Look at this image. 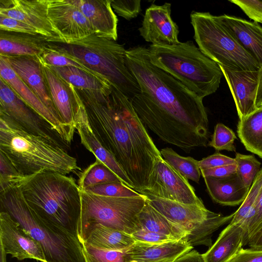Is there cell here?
<instances>
[{
    "mask_svg": "<svg viewBox=\"0 0 262 262\" xmlns=\"http://www.w3.org/2000/svg\"><path fill=\"white\" fill-rule=\"evenodd\" d=\"M233 164H236L234 158L222 155L220 152L214 153L199 161V166L201 170Z\"/></svg>",
    "mask_w": 262,
    "mask_h": 262,
    "instance_id": "obj_46",
    "label": "cell"
},
{
    "mask_svg": "<svg viewBox=\"0 0 262 262\" xmlns=\"http://www.w3.org/2000/svg\"><path fill=\"white\" fill-rule=\"evenodd\" d=\"M0 30L32 35H40L32 27L2 14H0Z\"/></svg>",
    "mask_w": 262,
    "mask_h": 262,
    "instance_id": "obj_43",
    "label": "cell"
},
{
    "mask_svg": "<svg viewBox=\"0 0 262 262\" xmlns=\"http://www.w3.org/2000/svg\"><path fill=\"white\" fill-rule=\"evenodd\" d=\"M0 204L1 211L8 213L41 245L47 262H85L78 237L46 222L33 213L19 183L0 191Z\"/></svg>",
    "mask_w": 262,
    "mask_h": 262,
    "instance_id": "obj_6",
    "label": "cell"
},
{
    "mask_svg": "<svg viewBox=\"0 0 262 262\" xmlns=\"http://www.w3.org/2000/svg\"><path fill=\"white\" fill-rule=\"evenodd\" d=\"M234 213L227 216L215 213L191 230L184 239L192 247L205 245L209 248L212 245L211 236L220 227L232 219Z\"/></svg>",
    "mask_w": 262,
    "mask_h": 262,
    "instance_id": "obj_32",
    "label": "cell"
},
{
    "mask_svg": "<svg viewBox=\"0 0 262 262\" xmlns=\"http://www.w3.org/2000/svg\"><path fill=\"white\" fill-rule=\"evenodd\" d=\"M237 133L246 149L262 159V107L239 120Z\"/></svg>",
    "mask_w": 262,
    "mask_h": 262,
    "instance_id": "obj_30",
    "label": "cell"
},
{
    "mask_svg": "<svg viewBox=\"0 0 262 262\" xmlns=\"http://www.w3.org/2000/svg\"><path fill=\"white\" fill-rule=\"evenodd\" d=\"M262 187V168L255 177L249 192L239 208L234 213L230 224H245L254 207L257 196ZM245 228V227H244Z\"/></svg>",
    "mask_w": 262,
    "mask_h": 262,
    "instance_id": "obj_35",
    "label": "cell"
},
{
    "mask_svg": "<svg viewBox=\"0 0 262 262\" xmlns=\"http://www.w3.org/2000/svg\"><path fill=\"white\" fill-rule=\"evenodd\" d=\"M135 242L151 244H159L179 240L174 237L141 229L132 234Z\"/></svg>",
    "mask_w": 262,
    "mask_h": 262,
    "instance_id": "obj_45",
    "label": "cell"
},
{
    "mask_svg": "<svg viewBox=\"0 0 262 262\" xmlns=\"http://www.w3.org/2000/svg\"><path fill=\"white\" fill-rule=\"evenodd\" d=\"M0 245L6 253L19 260L47 262L41 245L26 233L7 212H0Z\"/></svg>",
    "mask_w": 262,
    "mask_h": 262,
    "instance_id": "obj_15",
    "label": "cell"
},
{
    "mask_svg": "<svg viewBox=\"0 0 262 262\" xmlns=\"http://www.w3.org/2000/svg\"><path fill=\"white\" fill-rule=\"evenodd\" d=\"M203 178H223L236 172V164L219 166L204 170H201Z\"/></svg>",
    "mask_w": 262,
    "mask_h": 262,
    "instance_id": "obj_47",
    "label": "cell"
},
{
    "mask_svg": "<svg viewBox=\"0 0 262 262\" xmlns=\"http://www.w3.org/2000/svg\"><path fill=\"white\" fill-rule=\"evenodd\" d=\"M244 227V246L248 244L262 231V187Z\"/></svg>",
    "mask_w": 262,
    "mask_h": 262,
    "instance_id": "obj_39",
    "label": "cell"
},
{
    "mask_svg": "<svg viewBox=\"0 0 262 262\" xmlns=\"http://www.w3.org/2000/svg\"><path fill=\"white\" fill-rule=\"evenodd\" d=\"M234 159L237 173L246 186L250 188L255 177L261 169V163L253 155H246L236 152Z\"/></svg>",
    "mask_w": 262,
    "mask_h": 262,
    "instance_id": "obj_36",
    "label": "cell"
},
{
    "mask_svg": "<svg viewBox=\"0 0 262 262\" xmlns=\"http://www.w3.org/2000/svg\"><path fill=\"white\" fill-rule=\"evenodd\" d=\"M76 130L81 143L98 160L112 170L124 185L134 189L132 182L112 155L100 143L90 126L85 106L81 99L77 113Z\"/></svg>",
    "mask_w": 262,
    "mask_h": 262,
    "instance_id": "obj_21",
    "label": "cell"
},
{
    "mask_svg": "<svg viewBox=\"0 0 262 262\" xmlns=\"http://www.w3.org/2000/svg\"><path fill=\"white\" fill-rule=\"evenodd\" d=\"M85 262H128L125 251L102 250L81 242Z\"/></svg>",
    "mask_w": 262,
    "mask_h": 262,
    "instance_id": "obj_37",
    "label": "cell"
},
{
    "mask_svg": "<svg viewBox=\"0 0 262 262\" xmlns=\"http://www.w3.org/2000/svg\"><path fill=\"white\" fill-rule=\"evenodd\" d=\"M173 262H204V261L201 254L195 250H191Z\"/></svg>",
    "mask_w": 262,
    "mask_h": 262,
    "instance_id": "obj_49",
    "label": "cell"
},
{
    "mask_svg": "<svg viewBox=\"0 0 262 262\" xmlns=\"http://www.w3.org/2000/svg\"><path fill=\"white\" fill-rule=\"evenodd\" d=\"M192 248L184 238L159 244L136 242L125 254L128 262L174 261Z\"/></svg>",
    "mask_w": 262,
    "mask_h": 262,
    "instance_id": "obj_22",
    "label": "cell"
},
{
    "mask_svg": "<svg viewBox=\"0 0 262 262\" xmlns=\"http://www.w3.org/2000/svg\"><path fill=\"white\" fill-rule=\"evenodd\" d=\"M88 19L94 34L116 41L118 18L112 0H74Z\"/></svg>",
    "mask_w": 262,
    "mask_h": 262,
    "instance_id": "obj_24",
    "label": "cell"
},
{
    "mask_svg": "<svg viewBox=\"0 0 262 262\" xmlns=\"http://www.w3.org/2000/svg\"><path fill=\"white\" fill-rule=\"evenodd\" d=\"M248 245L250 248L257 250H262V231L252 241H251Z\"/></svg>",
    "mask_w": 262,
    "mask_h": 262,
    "instance_id": "obj_51",
    "label": "cell"
},
{
    "mask_svg": "<svg viewBox=\"0 0 262 262\" xmlns=\"http://www.w3.org/2000/svg\"><path fill=\"white\" fill-rule=\"evenodd\" d=\"M171 6L169 3L162 5L152 4L146 10L139 28L140 35L146 41L167 45L180 42L178 26L171 17Z\"/></svg>",
    "mask_w": 262,
    "mask_h": 262,
    "instance_id": "obj_17",
    "label": "cell"
},
{
    "mask_svg": "<svg viewBox=\"0 0 262 262\" xmlns=\"http://www.w3.org/2000/svg\"><path fill=\"white\" fill-rule=\"evenodd\" d=\"M142 229L172 236L181 239L190 232L186 227L176 224L155 209L147 201L138 215Z\"/></svg>",
    "mask_w": 262,
    "mask_h": 262,
    "instance_id": "obj_29",
    "label": "cell"
},
{
    "mask_svg": "<svg viewBox=\"0 0 262 262\" xmlns=\"http://www.w3.org/2000/svg\"><path fill=\"white\" fill-rule=\"evenodd\" d=\"M203 178L212 200L223 206L241 204L250 189L246 186L237 172L223 178Z\"/></svg>",
    "mask_w": 262,
    "mask_h": 262,
    "instance_id": "obj_25",
    "label": "cell"
},
{
    "mask_svg": "<svg viewBox=\"0 0 262 262\" xmlns=\"http://www.w3.org/2000/svg\"><path fill=\"white\" fill-rule=\"evenodd\" d=\"M48 42L49 39L41 35L0 30V56H39Z\"/></svg>",
    "mask_w": 262,
    "mask_h": 262,
    "instance_id": "obj_26",
    "label": "cell"
},
{
    "mask_svg": "<svg viewBox=\"0 0 262 262\" xmlns=\"http://www.w3.org/2000/svg\"><path fill=\"white\" fill-rule=\"evenodd\" d=\"M0 77L16 94L43 119L68 145L71 144L74 133L55 116L25 83L12 69L7 60L0 56Z\"/></svg>",
    "mask_w": 262,
    "mask_h": 262,
    "instance_id": "obj_13",
    "label": "cell"
},
{
    "mask_svg": "<svg viewBox=\"0 0 262 262\" xmlns=\"http://www.w3.org/2000/svg\"><path fill=\"white\" fill-rule=\"evenodd\" d=\"M4 57L16 74L40 101L60 119L52 101L38 58L31 56Z\"/></svg>",
    "mask_w": 262,
    "mask_h": 262,
    "instance_id": "obj_20",
    "label": "cell"
},
{
    "mask_svg": "<svg viewBox=\"0 0 262 262\" xmlns=\"http://www.w3.org/2000/svg\"><path fill=\"white\" fill-rule=\"evenodd\" d=\"M49 66L76 89L101 92L109 90L112 87L107 79L96 77L80 69L73 67Z\"/></svg>",
    "mask_w": 262,
    "mask_h": 262,
    "instance_id": "obj_31",
    "label": "cell"
},
{
    "mask_svg": "<svg viewBox=\"0 0 262 262\" xmlns=\"http://www.w3.org/2000/svg\"><path fill=\"white\" fill-rule=\"evenodd\" d=\"M0 253H1V256H0V262H7L6 260V255L3 247L2 246L0 245Z\"/></svg>",
    "mask_w": 262,
    "mask_h": 262,
    "instance_id": "obj_52",
    "label": "cell"
},
{
    "mask_svg": "<svg viewBox=\"0 0 262 262\" xmlns=\"http://www.w3.org/2000/svg\"><path fill=\"white\" fill-rule=\"evenodd\" d=\"M215 18L262 69V27L258 23L227 14Z\"/></svg>",
    "mask_w": 262,
    "mask_h": 262,
    "instance_id": "obj_19",
    "label": "cell"
},
{
    "mask_svg": "<svg viewBox=\"0 0 262 262\" xmlns=\"http://www.w3.org/2000/svg\"><path fill=\"white\" fill-rule=\"evenodd\" d=\"M191 24L201 51L219 65L238 71H259V63L245 51L209 12L192 11Z\"/></svg>",
    "mask_w": 262,
    "mask_h": 262,
    "instance_id": "obj_9",
    "label": "cell"
},
{
    "mask_svg": "<svg viewBox=\"0 0 262 262\" xmlns=\"http://www.w3.org/2000/svg\"><path fill=\"white\" fill-rule=\"evenodd\" d=\"M0 153L24 176L42 170L67 175L80 169L63 146L29 133L1 111Z\"/></svg>",
    "mask_w": 262,
    "mask_h": 262,
    "instance_id": "obj_4",
    "label": "cell"
},
{
    "mask_svg": "<svg viewBox=\"0 0 262 262\" xmlns=\"http://www.w3.org/2000/svg\"><path fill=\"white\" fill-rule=\"evenodd\" d=\"M83 190L97 195L115 198H134L141 195L138 191L121 183H110L98 185L89 187Z\"/></svg>",
    "mask_w": 262,
    "mask_h": 262,
    "instance_id": "obj_40",
    "label": "cell"
},
{
    "mask_svg": "<svg viewBox=\"0 0 262 262\" xmlns=\"http://www.w3.org/2000/svg\"><path fill=\"white\" fill-rule=\"evenodd\" d=\"M160 153L162 158L184 178L199 183L202 176L199 161L191 157L181 156L171 148H162Z\"/></svg>",
    "mask_w": 262,
    "mask_h": 262,
    "instance_id": "obj_33",
    "label": "cell"
},
{
    "mask_svg": "<svg viewBox=\"0 0 262 262\" xmlns=\"http://www.w3.org/2000/svg\"><path fill=\"white\" fill-rule=\"evenodd\" d=\"M168 262H173V261H168Z\"/></svg>",
    "mask_w": 262,
    "mask_h": 262,
    "instance_id": "obj_53",
    "label": "cell"
},
{
    "mask_svg": "<svg viewBox=\"0 0 262 262\" xmlns=\"http://www.w3.org/2000/svg\"><path fill=\"white\" fill-rule=\"evenodd\" d=\"M238 6L250 18L257 23L262 24V1L230 0Z\"/></svg>",
    "mask_w": 262,
    "mask_h": 262,
    "instance_id": "obj_44",
    "label": "cell"
},
{
    "mask_svg": "<svg viewBox=\"0 0 262 262\" xmlns=\"http://www.w3.org/2000/svg\"><path fill=\"white\" fill-rule=\"evenodd\" d=\"M245 228L241 224H229L202 257L204 262H229L244 246Z\"/></svg>",
    "mask_w": 262,
    "mask_h": 262,
    "instance_id": "obj_27",
    "label": "cell"
},
{
    "mask_svg": "<svg viewBox=\"0 0 262 262\" xmlns=\"http://www.w3.org/2000/svg\"><path fill=\"white\" fill-rule=\"evenodd\" d=\"M229 262H262V250L242 248Z\"/></svg>",
    "mask_w": 262,
    "mask_h": 262,
    "instance_id": "obj_48",
    "label": "cell"
},
{
    "mask_svg": "<svg viewBox=\"0 0 262 262\" xmlns=\"http://www.w3.org/2000/svg\"><path fill=\"white\" fill-rule=\"evenodd\" d=\"M121 183L119 178L103 163L97 159L90 164L79 176L78 185L80 190L98 185Z\"/></svg>",
    "mask_w": 262,
    "mask_h": 262,
    "instance_id": "obj_34",
    "label": "cell"
},
{
    "mask_svg": "<svg viewBox=\"0 0 262 262\" xmlns=\"http://www.w3.org/2000/svg\"><path fill=\"white\" fill-rule=\"evenodd\" d=\"M25 177L20 174L9 160L0 153V191L11 185L19 183Z\"/></svg>",
    "mask_w": 262,
    "mask_h": 262,
    "instance_id": "obj_41",
    "label": "cell"
},
{
    "mask_svg": "<svg viewBox=\"0 0 262 262\" xmlns=\"http://www.w3.org/2000/svg\"><path fill=\"white\" fill-rule=\"evenodd\" d=\"M76 89L97 139L122 168L134 190L147 189L162 157L131 101L112 85L101 92Z\"/></svg>",
    "mask_w": 262,
    "mask_h": 262,
    "instance_id": "obj_2",
    "label": "cell"
},
{
    "mask_svg": "<svg viewBox=\"0 0 262 262\" xmlns=\"http://www.w3.org/2000/svg\"><path fill=\"white\" fill-rule=\"evenodd\" d=\"M0 111L13 119L23 128L57 144H67L51 126L25 103L0 77Z\"/></svg>",
    "mask_w": 262,
    "mask_h": 262,
    "instance_id": "obj_11",
    "label": "cell"
},
{
    "mask_svg": "<svg viewBox=\"0 0 262 262\" xmlns=\"http://www.w3.org/2000/svg\"><path fill=\"white\" fill-rule=\"evenodd\" d=\"M140 193L185 204L205 206L188 180L163 158L155 165L148 188Z\"/></svg>",
    "mask_w": 262,
    "mask_h": 262,
    "instance_id": "obj_10",
    "label": "cell"
},
{
    "mask_svg": "<svg viewBox=\"0 0 262 262\" xmlns=\"http://www.w3.org/2000/svg\"><path fill=\"white\" fill-rule=\"evenodd\" d=\"M37 57L41 64L52 101L59 118L64 124L75 132L80 97L73 85Z\"/></svg>",
    "mask_w": 262,
    "mask_h": 262,
    "instance_id": "obj_16",
    "label": "cell"
},
{
    "mask_svg": "<svg viewBox=\"0 0 262 262\" xmlns=\"http://www.w3.org/2000/svg\"><path fill=\"white\" fill-rule=\"evenodd\" d=\"M151 62L181 82L202 98L215 93L223 72L217 63L205 55L192 41L177 45L151 44Z\"/></svg>",
    "mask_w": 262,
    "mask_h": 262,
    "instance_id": "obj_5",
    "label": "cell"
},
{
    "mask_svg": "<svg viewBox=\"0 0 262 262\" xmlns=\"http://www.w3.org/2000/svg\"><path fill=\"white\" fill-rule=\"evenodd\" d=\"M19 184L33 213L46 222L78 236L81 201L75 179L42 170L25 177Z\"/></svg>",
    "mask_w": 262,
    "mask_h": 262,
    "instance_id": "obj_3",
    "label": "cell"
},
{
    "mask_svg": "<svg viewBox=\"0 0 262 262\" xmlns=\"http://www.w3.org/2000/svg\"><path fill=\"white\" fill-rule=\"evenodd\" d=\"M48 45L107 79L131 101L140 93L126 64V50L116 41L92 34L68 43L49 42Z\"/></svg>",
    "mask_w": 262,
    "mask_h": 262,
    "instance_id": "obj_7",
    "label": "cell"
},
{
    "mask_svg": "<svg viewBox=\"0 0 262 262\" xmlns=\"http://www.w3.org/2000/svg\"><path fill=\"white\" fill-rule=\"evenodd\" d=\"M237 137L234 132L223 123H217L208 145L217 151H235L234 140Z\"/></svg>",
    "mask_w": 262,
    "mask_h": 262,
    "instance_id": "obj_38",
    "label": "cell"
},
{
    "mask_svg": "<svg viewBox=\"0 0 262 262\" xmlns=\"http://www.w3.org/2000/svg\"><path fill=\"white\" fill-rule=\"evenodd\" d=\"M255 105L257 108L262 107V69L260 71L259 79Z\"/></svg>",
    "mask_w": 262,
    "mask_h": 262,
    "instance_id": "obj_50",
    "label": "cell"
},
{
    "mask_svg": "<svg viewBox=\"0 0 262 262\" xmlns=\"http://www.w3.org/2000/svg\"><path fill=\"white\" fill-rule=\"evenodd\" d=\"M231 92L239 120L254 112L260 70L238 71L219 65Z\"/></svg>",
    "mask_w": 262,
    "mask_h": 262,
    "instance_id": "obj_18",
    "label": "cell"
},
{
    "mask_svg": "<svg viewBox=\"0 0 262 262\" xmlns=\"http://www.w3.org/2000/svg\"><path fill=\"white\" fill-rule=\"evenodd\" d=\"M48 0H0V14L22 21L35 28L49 42L64 40L48 15Z\"/></svg>",
    "mask_w": 262,
    "mask_h": 262,
    "instance_id": "obj_12",
    "label": "cell"
},
{
    "mask_svg": "<svg viewBox=\"0 0 262 262\" xmlns=\"http://www.w3.org/2000/svg\"><path fill=\"white\" fill-rule=\"evenodd\" d=\"M111 5L119 16L127 20L136 17L141 11L140 0H112Z\"/></svg>",
    "mask_w": 262,
    "mask_h": 262,
    "instance_id": "obj_42",
    "label": "cell"
},
{
    "mask_svg": "<svg viewBox=\"0 0 262 262\" xmlns=\"http://www.w3.org/2000/svg\"><path fill=\"white\" fill-rule=\"evenodd\" d=\"M90 245L102 250L125 251L136 242L132 235L97 224L79 238Z\"/></svg>",
    "mask_w": 262,
    "mask_h": 262,
    "instance_id": "obj_28",
    "label": "cell"
},
{
    "mask_svg": "<svg viewBox=\"0 0 262 262\" xmlns=\"http://www.w3.org/2000/svg\"><path fill=\"white\" fill-rule=\"evenodd\" d=\"M144 195L146 196L148 203L158 211L172 222L186 227L190 231L214 213L205 206L185 204Z\"/></svg>",
    "mask_w": 262,
    "mask_h": 262,
    "instance_id": "obj_23",
    "label": "cell"
},
{
    "mask_svg": "<svg viewBox=\"0 0 262 262\" xmlns=\"http://www.w3.org/2000/svg\"><path fill=\"white\" fill-rule=\"evenodd\" d=\"M126 62L140 89L131 102L144 125L186 152L207 146L209 122L203 99L154 65L144 47L126 50Z\"/></svg>",
    "mask_w": 262,
    "mask_h": 262,
    "instance_id": "obj_1",
    "label": "cell"
},
{
    "mask_svg": "<svg viewBox=\"0 0 262 262\" xmlns=\"http://www.w3.org/2000/svg\"><path fill=\"white\" fill-rule=\"evenodd\" d=\"M80 195L78 238L97 224L130 235L141 229L138 215L145 205V195L115 198L97 195L83 190H80Z\"/></svg>",
    "mask_w": 262,
    "mask_h": 262,
    "instance_id": "obj_8",
    "label": "cell"
},
{
    "mask_svg": "<svg viewBox=\"0 0 262 262\" xmlns=\"http://www.w3.org/2000/svg\"><path fill=\"white\" fill-rule=\"evenodd\" d=\"M48 15L63 42L81 39L94 34L88 19L74 0H48Z\"/></svg>",
    "mask_w": 262,
    "mask_h": 262,
    "instance_id": "obj_14",
    "label": "cell"
}]
</instances>
